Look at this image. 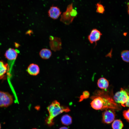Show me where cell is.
I'll list each match as a JSON object with an SVG mask.
<instances>
[{"label":"cell","instance_id":"obj_24","mask_svg":"<svg viewBox=\"0 0 129 129\" xmlns=\"http://www.w3.org/2000/svg\"><path fill=\"white\" fill-rule=\"evenodd\" d=\"M59 129H69L68 128L66 127H63L60 128Z\"/></svg>","mask_w":129,"mask_h":129},{"label":"cell","instance_id":"obj_2","mask_svg":"<svg viewBox=\"0 0 129 129\" xmlns=\"http://www.w3.org/2000/svg\"><path fill=\"white\" fill-rule=\"evenodd\" d=\"M47 109L49 115L46 118V122L50 126L54 124V119L55 117L63 112H68L70 111L68 107L61 106L56 100L53 102Z\"/></svg>","mask_w":129,"mask_h":129},{"label":"cell","instance_id":"obj_6","mask_svg":"<svg viewBox=\"0 0 129 129\" xmlns=\"http://www.w3.org/2000/svg\"><path fill=\"white\" fill-rule=\"evenodd\" d=\"M102 114V121L106 124H109L113 122L115 117V113L114 109H107Z\"/></svg>","mask_w":129,"mask_h":129},{"label":"cell","instance_id":"obj_21","mask_svg":"<svg viewBox=\"0 0 129 129\" xmlns=\"http://www.w3.org/2000/svg\"><path fill=\"white\" fill-rule=\"evenodd\" d=\"M123 106L124 107H129V96H128V98L127 102Z\"/></svg>","mask_w":129,"mask_h":129},{"label":"cell","instance_id":"obj_17","mask_svg":"<svg viewBox=\"0 0 129 129\" xmlns=\"http://www.w3.org/2000/svg\"><path fill=\"white\" fill-rule=\"evenodd\" d=\"M121 57L123 60L126 62H129V50H124L122 52Z\"/></svg>","mask_w":129,"mask_h":129},{"label":"cell","instance_id":"obj_26","mask_svg":"<svg viewBox=\"0 0 129 129\" xmlns=\"http://www.w3.org/2000/svg\"><path fill=\"white\" fill-rule=\"evenodd\" d=\"M1 129V125L0 124V129Z\"/></svg>","mask_w":129,"mask_h":129},{"label":"cell","instance_id":"obj_20","mask_svg":"<svg viewBox=\"0 0 129 129\" xmlns=\"http://www.w3.org/2000/svg\"><path fill=\"white\" fill-rule=\"evenodd\" d=\"M123 115L124 118L129 122V109L123 112Z\"/></svg>","mask_w":129,"mask_h":129},{"label":"cell","instance_id":"obj_4","mask_svg":"<svg viewBox=\"0 0 129 129\" xmlns=\"http://www.w3.org/2000/svg\"><path fill=\"white\" fill-rule=\"evenodd\" d=\"M13 102L12 96L7 92L0 91V108L7 107Z\"/></svg>","mask_w":129,"mask_h":129},{"label":"cell","instance_id":"obj_7","mask_svg":"<svg viewBox=\"0 0 129 129\" xmlns=\"http://www.w3.org/2000/svg\"><path fill=\"white\" fill-rule=\"evenodd\" d=\"M62 45L61 39L57 37H54L53 39L49 42L50 49L54 52L60 50L62 48Z\"/></svg>","mask_w":129,"mask_h":129},{"label":"cell","instance_id":"obj_9","mask_svg":"<svg viewBox=\"0 0 129 129\" xmlns=\"http://www.w3.org/2000/svg\"><path fill=\"white\" fill-rule=\"evenodd\" d=\"M49 16L54 19H58L61 14L59 8L57 6H51L48 12Z\"/></svg>","mask_w":129,"mask_h":129},{"label":"cell","instance_id":"obj_23","mask_svg":"<svg viewBox=\"0 0 129 129\" xmlns=\"http://www.w3.org/2000/svg\"><path fill=\"white\" fill-rule=\"evenodd\" d=\"M31 32H32V31L31 30H29V31H27L26 33V34H29L30 33H31Z\"/></svg>","mask_w":129,"mask_h":129},{"label":"cell","instance_id":"obj_8","mask_svg":"<svg viewBox=\"0 0 129 129\" xmlns=\"http://www.w3.org/2000/svg\"><path fill=\"white\" fill-rule=\"evenodd\" d=\"M102 35L99 30L96 28L93 29L88 36V40L91 44L94 43H96L100 40Z\"/></svg>","mask_w":129,"mask_h":129},{"label":"cell","instance_id":"obj_19","mask_svg":"<svg viewBox=\"0 0 129 129\" xmlns=\"http://www.w3.org/2000/svg\"><path fill=\"white\" fill-rule=\"evenodd\" d=\"M90 96V93L87 91H83L82 94L79 97V102H81L84 99L88 98Z\"/></svg>","mask_w":129,"mask_h":129},{"label":"cell","instance_id":"obj_25","mask_svg":"<svg viewBox=\"0 0 129 129\" xmlns=\"http://www.w3.org/2000/svg\"><path fill=\"white\" fill-rule=\"evenodd\" d=\"M127 6L128 7V12L129 14V2L127 4Z\"/></svg>","mask_w":129,"mask_h":129},{"label":"cell","instance_id":"obj_18","mask_svg":"<svg viewBox=\"0 0 129 129\" xmlns=\"http://www.w3.org/2000/svg\"><path fill=\"white\" fill-rule=\"evenodd\" d=\"M96 5L97 12L101 14H103L104 13L105 11L104 7L100 2L97 3Z\"/></svg>","mask_w":129,"mask_h":129},{"label":"cell","instance_id":"obj_12","mask_svg":"<svg viewBox=\"0 0 129 129\" xmlns=\"http://www.w3.org/2000/svg\"><path fill=\"white\" fill-rule=\"evenodd\" d=\"M97 83L98 87L103 90H106L109 85L108 81L104 77H101L99 79Z\"/></svg>","mask_w":129,"mask_h":129},{"label":"cell","instance_id":"obj_11","mask_svg":"<svg viewBox=\"0 0 129 129\" xmlns=\"http://www.w3.org/2000/svg\"><path fill=\"white\" fill-rule=\"evenodd\" d=\"M17 52L14 49L10 48L6 51L5 56L8 59L10 60H15L17 56Z\"/></svg>","mask_w":129,"mask_h":129},{"label":"cell","instance_id":"obj_14","mask_svg":"<svg viewBox=\"0 0 129 129\" xmlns=\"http://www.w3.org/2000/svg\"><path fill=\"white\" fill-rule=\"evenodd\" d=\"M8 67L7 64L0 61V79L2 78L8 71Z\"/></svg>","mask_w":129,"mask_h":129},{"label":"cell","instance_id":"obj_16","mask_svg":"<svg viewBox=\"0 0 129 129\" xmlns=\"http://www.w3.org/2000/svg\"><path fill=\"white\" fill-rule=\"evenodd\" d=\"M112 126L113 129H122L124 127V124L121 120L116 119L113 121Z\"/></svg>","mask_w":129,"mask_h":129},{"label":"cell","instance_id":"obj_22","mask_svg":"<svg viewBox=\"0 0 129 129\" xmlns=\"http://www.w3.org/2000/svg\"><path fill=\"white\" fill-rule=\"evenodd\" d=\"M15 47L17 48L20 45L19 43L16 42L15 43Z\"/></svg>","mask_w":129,"mask_h":129},{"label":"cell","instance_id":"obj_5","mask_svg":"<svg viewBox=\"0 0 129 129\" xmlns=\"http://www.w3.org/2000/svg\"><path fill=\"white\" fill-rule=\"evenodd\" d=\"M128 97L127 92L121 88L120 91L115 94L113 98L116 103H120L123 106L127 102Z\"/></svg>","mask_w":129,"mask_h":129},{"label":"cell","instance_id":"obj_3","mask_svg":"<svg viewBox=\"0 0 129 129\" xmlns=\"http://www.w3.org/2000/svg\"><path fill=\"white\" fill-rule=\"evenodd\" d=\"M73 8V3L69 4L67 6L66 11L61 15L60 21L66 25H68L71 23L74 18L71 13Z\"/></svg>","mask_w":129,"mask_h":129},{"label":"cell","instance_id":"obj_13","mask_svg":"<svg viewBox=\"0 0 129 129\" xmlns=\"http://www.w3.org/2000/svg\"><path fill=\"white\" fill-rule=\"evenodd\" d=\"M40 57L43 59H49L51 56L52 52L51 50L48 48L42 49L39 52Z\"/></svg>","mask_w":129,"mask_h":129},{"label":"cell","instance_id":"obj_27","mask_svg":"<svg viewBox=\"0 0 129 129\" xmlns=\"http://www.w3.org/2000/svg\"><path fill=\"white\" fill-rule=\"evenodd\" d=\"M36 129V128H33V129Z\"/></svg>","mask_w":129,"mask_h":129},{"label":"cell","instance_id":"obj_10","mask_svg":"<svg viewBox=\"0 0 129 129\" xmlns=\"http://www.w3.org/2000/svg\"><path fill=\"white\" fill-rule=\"evenodd\" d=\"M40 69L39 66L34 63L30 64L27 69V72L30 75L32 76H36L40 73Z\"/></svg>","mask_w":129,"mask_h":129},{"label":"cell","instance_id":"obj_15","mask_svg":"<svg viewBox=\"0 0 129 129\" xmlns=\"http://www.w3.org/2000/svg\"><path fill=\"white\" fill-rule=\"evenodd\" d=\"M61 121L62 123L65 125H69L72 123V118L70 115L65 114L61 117Z\"/></svg>","mask_w":129,"mask_h":129},{"label":"cell","instance_id":"obj_1","mask_svg":"<svg viewBox=\"0 0 129 129\" xmlns=\"http://www.w3.org/2000/svg\"><path fill=\"white\" fill-rule=\"evenodd\" d=\"M91 98L92 100L91 105L95 110L119 109L120 107L106 90L96 91Z\"/></svg>","mask_w":129,"mask_h":129}]
</instances>
